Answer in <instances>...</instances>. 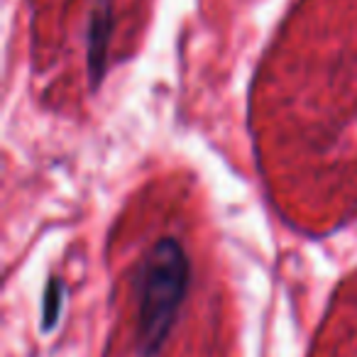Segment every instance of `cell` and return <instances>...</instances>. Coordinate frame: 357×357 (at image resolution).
<instances>
[{
  "instance_id": "7a4b0ae2",
  "label": "cell",
  "mask_w": 357,
  "mask_h": 357,
  "mask_svg": "<svg viewBox=\"0 0 357 357\" xmlns=\"http://www.w3.org/2000/svg\"><path fill=\"white\" fill-rule=\"evenodd\" d=\"M61 298H64V294H61V284L54 279V282L47 287V294H45V313H42V321H45L47 331H50V328L56 323V318H59Z\"/></svg>"
},
{
  "instance_id": "6da1fadb",
  "label": "cell",
  "mask_w": 357,
  "mask_h": 357,
  "mask_svg": "<svg viewBox=\"0 0 357 357\" xmlns=\"http://www.w3.org/2000/svg\"><path fill=\"white\" fill-rule=\"evenodd\" d=\"M191 282V262L181 243L162 238L139 259L135 272V350L157 357L174 331Z\"/></svg>"
}]
</instances>
